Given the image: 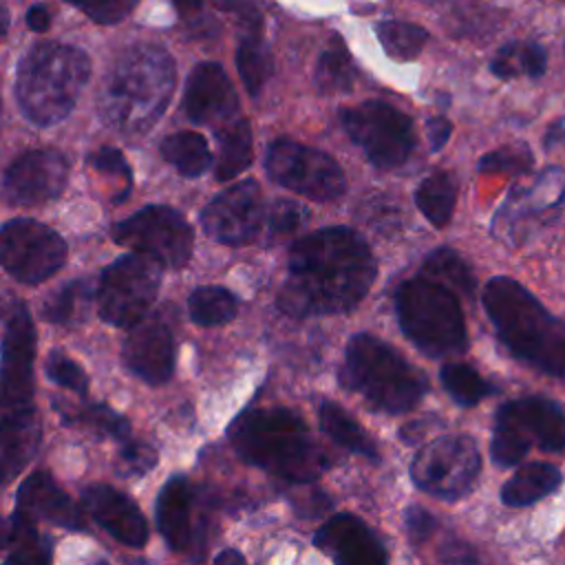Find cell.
Wrapping results in <instances>:
<instances>
[{"mask_svg": "<svg viewBox=\"0 0 565 565\" xmlns=\"http://www.w3.org/2000/svg\"><path fill=\"white\" fill-rule=\"evenodd\" d=\"M340 382L388 415L415 408L428 391L426 375L371 333L349 340Z\"/></svg>", "mask_w": 565, "mask_h": 565, "instance_id": "obj_6", "label": "cell"}, {"mask_svg": "<svg viewBox=\"0 0 565 565\" xmlns=\"http://www.w3.org/2000/svg\"><path fill=\"white\" fill-rule=\"evenodd\" d=\"M340 124L349 139L360 146L366 159L377 168L402 166L415 148L413 119L386 102H364L340 110Z\"/></svg>", "mask_w": 565, "mask_h": 565, "instance_id": "obj_9", "label": "cell"}, {"mask_svg": "<svg viewBox=\"0 0 565 565\" xmlns=\"http://www.w3.org/2000/svg\"><path fill=\"white\" fill-rule=\"evenodd\" d=\"M375 33L386 55L397 62L415 60L428 42V31L424 26L404 20H382L377 22Z\"/></svg>", "mask_w": 565, "mask_h": 565, "instance_id": "obj_36", "label": "cell"}, {"mask_svg": "<svg viewBox=\"0 0 565 565\" xmlns=\"http://www.w3.org/2000/svg\"><path fill=\"white\" fill-rule=\"evenodd\" d=\"M422 276L441 282L444 287L452 289L455 294L461 296H472L475 294V276L468 263L450 247H437L433 249L422 265Z\"/></svg>", "mask_w": 565, "mask_h": 565, "instance_id": "obj_33", "label": "cell"}, {"mask_svg": "<svg viewBox=\"0 0 565 565\" xmlns=\"http://www.w3.org/2000/svg\"><path fill=\"white\" fill-rule=\"evenodd\" d=\"M161 267L159 260L139 252L108 265L97 285L99 318L119 329L137 327L157 298Z\"/></svg>", "mask_w": 565, "mask_h": 565, "instance_id": "obj_8", "label": "cell"}, {"mask_svg": "<svg viewBox=\"0 0 565 565\" xmlns=\"http://www.w3.org/2000/svg\"><path fill=\"white\" fill-rule=\"evenodd\" d=\"M157 527L170 550L183 552L192 541V486L183 475H172L159 490L154 505Z\"/></svg>", "mask_w": 565, "mask_h": 565, "instance_id": "obj_24", "label": "cell"}, {"mask_svg": "<svg viewBox=\"0 0 565 565\" xmlns=\"http://www.w3.org/2000/svg\"><path fill=\"white\" fill-rule=\"evenodd\" d=\"M439 377L448 395L459 406H475L497 391L488 380L479 375V371H475L470 364H463V362L444 364L439 371Z\"/></svg>", "mask_w": 565, "mask_h": 565, "instance_id": "obj_38", "label": "cell"}, {"mask_svg": "<svg viewBox=\"0 0 565 565\" xmlns=\"http://www.w3.org/2000/svg\"><path fill=\"white\" fill-rule=\"evenodd\" d=\"M452 132V124L446 119V117H430L428 124H426V135H428V141H430V150H441L448 141Z\"/></svg>", "mask_w": 565, "mask_h": 565, "instance_id": "obj_50", "label": "cell"}, {"mask_svg": "<svg viewBox=\"0 0 565 565\" xmlns=\"http://www.w3.org/2000/svg\"><path fill=\"white\" fill-rule=\"evenodd\" d=\"M481 472V455L472 437L444 435L419 448L411 463L415 486L437 499L466 497Z\"/></svg>", "mask_w": 565, "mask_h": 565, "instance_id": "obj_10", "label": "cell"}, {"mask_svg": "<svg viewBox=\"0 0 565 565\" xmlns=\"http://www.w3.org/2000/svg\"><path fill=\"white\" fill-rule=\"evenodd\" d=\"M66 260V243L57 232L33 218H11L2 225V265L24 285L51 278Z\"/></svg>", "mask_w": 565, "mask_h": 565, "instance_id": "obj_13", "label": "cell"}, {"mask_svg": "<svg viewBox=\"0 0 565 565\" xmlns=\"http://www.w3.org/2000/svg\"><path fill=\"white\" fill-rule=\"evenodd\" d=\"M457 185L448 172H433L415 190V203L430 225L444 227L452 218Z\"/></svg>", "mask_w": 565, "mask_h": 565, "instance_id": "obj_32", "label": "cell"}, {"mask_svg": "<svg viewBox=\"0 0 565 565\" xmlns=\"http://www.w3.org/2000/svg\"><path fill=\"white\" fill-rule=\"evenodd\" d=\"M51 561V541L40 534L33 519L15 508L4 523V565H44Z\"/></svg>", "mask_w": 565, "mask_h": 565, "instance_id": "obj_26", "label": "cell"}, {"mask_svg": "<svg viewBox=\"0 0 565 565\" xmlns=\"http://www.w3.org/2000/svg\"><path fill=\"white\" fill-rule=\"evenodd\" d=\"M64 2L77 7L93 22L110 26L128 18L139 0H64Z\"/></svg>", "mask_w": 565, "mask_h": 565, "instance_id": "obj_45", "label": "cell"}, {"mask_svg": "<svg viewBox=\"0 0 565 565\" xmlns=\"http://www.w3.org/2000/svg\"><path fill=\"white\" fill-rule=\"evenodd\" d=\"M115 243L148 254L163 267H183L194 247V234L181 212L168 205H148L113 227Z\"/></svg>", "mask_w": 565, "mask_h": 565, "instance_id": "obj_12", "label": "cell"}, {"mask_svg": "<svg viewBox=\"0 0 565 565\" xmlns=\"http://www.w3.org/2000/svg\"><path fill=\"white\" fill-rule=\"evenodd\" d=\"M119 446H121L119 452H117V472L119 475L139 477V475H146L148 470L154 468L157 450L148 441L128 437Z\"/></svg>", "mask_w": 565, "mask_h": 565, "instance_id": "obj_43", "label": "cell"}, {"mask_svg": "<svg viewBox=\"0 0 565 565\" xmlns=\"http://www.w3.org/2000/svg\"><path fill=\"white\" fill-rule=\"evenodd\" d=\"M236 296L225 287H199L190 294V318L201 327H216L236 316Z\"/></svg>", "mask_w": 565, "mask_h": 565, "instance_id": "obj_37", "label": "cell"}, {"mask_svg": "<svg viewBox=\"0 0 565 565\" xmlns=\"http://www.w3.org/2000/svg\"><path fill=\"white\" fill-rule=\"evenodd\" d=\"M404 521H406V534H408L411 543H415V545L428 541L430 534H433L435 527H437L435 516H433L428 510L419 508V505H411V508L406 510Z\"/></svg>", "mask_w": 565, "mask_h": 565, "instance_id": "obj_47", "label": "cell"}, {"mask_svg": "<svg viewBox=\"0 0 565 565\" xmlns=\"http://www.w3.org/2000/svg\"><path fill=\"white\" fill-rule=\"evenodd\" d=\"M532 168V152L525 143H510L497 148L479 159L477 170L481 174H525Z\"/></svg>", "mask_w": 565, "mask_h": 565, "instance_id": "obj_40", "label": "cell"}, {"mask_svg": "<svg viewBox=\"0 0 565 565\" xmlns=\"http://www.w3.org/2000/svg\"><path fill=\"white\" fill-rule=\"evenodd\" d=\"M265 221L260 185L254 179L238 181L216 194L201 212V225L216 243L238 247L249 243Z\"/></svg>", "mask_w": 565, "mask_h": 565, "instance_id": "obj_14", "label": "cell"}, {"mask_svg": "<svg viewBox=\"0 0 565 565\" xmlns=\"http://www.w3.org/2000/svg\"><path fill=\"white\" fill-rule=\"evenodd\" d=\"M563 483V472L547 461H532L521 466L503 486H501V501L510 508H525L532 505Z\"/></svg>", "mask_w": 565, "mask_h": 565, "instance_id": "obj_25", "label": "cell"}, {"mask_svg": "<svg viewBox=\"0 0 565 565\" xmlns=\"http://www.w3.org/2000/svg\"><path fill=\"white\" fill-rule=\"evenodd\" d=\"M183 110L192 124L201 126H221L236 115L238 97L218 62H201L190 71Z\"/></svg>", "mask_w": 565, "mask_h": 565, "instance_id": "obj_17", "label": "cell"}, {"mask_svg": "<svg viewBox=\"0 0 565 565\" xmlns=\"http://www.w3.org/2000/svg\"><path fill=\"white\" fill-rule=\"evenodd\" d=\"M161 154L170 166H174L183 177L190 179L201 177L212 163L205 137L192 130L168 135L161 143Z\"/></svg>", "mask_w": 565, "mask_h": 565, "instance_id": "obj_31", "label": "cell"}, {"mask_svg": "<svg viewBox=\"0 0 565 565\" xmlns=\"http://www.w3.org/2000/svg\"><path fill=\"white\" fill-rule=\"evenodd\" d=\"M353 64L347 46L340 38H333L331 46L318 55L316 62V86L322 95L349 93L353 88Z\"/></svg>", "mask_w": 565, "mask_h": 565, "instance_id": "obj_35", "label": "cell"}, {"mask_svg": "<svg viewBox=\"0 0 565 565\" xmlns=\"http://www.w3.org/2000/svg\"><path fill=\"white\" fill-rule=\"evenodd\" d=\"M316 547L344 565H380L388 554L375 532L353 514L331 516L313 536Z\"/></svg>", "mask_w": 565, "mask_h": 565, "instance_id": "obj_18", "label": "cell"}, {"mask_svg": "<svg viewBox=\"0 0 565 565\" xmlns=\"http://www.w3.org/2000/svg\"><path fill=\"white\" fill-rule=\"evenodd\" d=\"M40 417L33 406L4 411L0 428V461L4 481H11L33 459L40 446Z\"/></svg>", "mask_w": 565, "mask_h": 565, "instance_id": "obj_23", "label": "cell"}, {"mask_svg": "<svg viewBox=\"0 0 565 565\" xmlns=\"http://www.w3.org/2000/svg\"><path fill=\"white\" fill-rule=\"evenodd\" d=\"M309 223V212L305 205L278 199L267 210V232L271 241H285L289 236H296L305 225Z\"/></svg>", "mask_w": 565, "mask_h": 565, "instance_id": "obj_41", "label": "cell"}, {"mask_svg": "<svg viewBox=\"0 0 565 565\" xmlns=\"http://www.w3.org/2000/svg\"><path fill=\"white\" fill-rule=\"evenodd\" d=\"M90 77L88 55L64 42L33 44L15 71V102L35 126L62 121L77 104Z\"/></svg>", "mask_w": 565, "mask_h": 565, "instance_id": "obj_5", "label": "cell"}, {"mask_svg": "<svg viewBox=\"0 0 565 565\" xmlns=\"http://www.w3.org/2000/svg\"><path fill=\"white\" fill-rule=\"evenodd\" d=\"M375 274L371 247L355 230L324 227L289 249L278 305L300 318L344 313L369 294Z\"/></svg>", "mask_w": 565, "mask_h": 565, "instance_id": "obj_1", "label": "cell"}, {"mask_svg": "<svg viewBox=\"0 0 565 565\" xmlns=\"http://www.w3.org/2000/svg\"><path fill=\"white\" fill-rule=\"evenodd\" d=\"M93 289L86 280H73L53 291L42 305V318L53 324H79L90 309Z\"/></svg>", "mask_w": 565, "mask_h": 565, "instance_id": "obj_34", "label": "cell"}, {"mask_svg": "<svg viewBox=\"0 0 565 565\" xmlns=\"http://www.w3.org/2000/svg\"><path fill=\"white\" fill-rule=\"evenodd\" d=\"M86 512L119 543L143 547L148 541V525L132 499L106 483L88 486L82 492Z\"/></svg>", "mask_w": 565, "mask_h": 565, "instance_id": "obj_21", "label": "cell"}, {"mask_svg": "<svg viewBox=\"0 0 565 565\" xmlns=\"http://www.w3.org/2000/svg\"><path fill=\"white\" fill-rule=\"evenodd\" d=\"M7 24H9V11L7 7H2V33L7 31Z\"/></svg>", "mask_w": 565, "mask_h": 565, "instance_id": "obj_53", "label": "cell"}, {"mask_svg": "<svg viewBox=\"0 0 565 565\" xmlns=\"http://www.w3.org/2000/svg\"><path fill=\"white\" fill-rule=\"evenodd\" d=\"M241 459L274 477L307 483L329 468L307 424L289 408H247L227 428Z\"/></svg>", "mask_w": 565, "mask_h": 565, "instance_id": "obj_4", "label": "cell"}, {"mask_svg": "<svg viewBox=\"0 0 565 565\" xmlns=\"http://www.w3.org/2000/svg\"><path fill=\"white\" fill-rule=\"evenodd\" d=\"M35 329L29 309L13 300L4 313L2 335V411L31 406Z\"/></svg>", "mask_w": 565, "mask_h": 565, "instance_id": "obj_15", "label": "cell"}, {"mask_svg": "<svg viewBox=\"0 0 565 565\" xmlns=\"http://www.w3.org/2000/svg\"><path fill=\"white\" fill-rule=\"evenodd\" d=\"M179 18L190 24L194 31H201V29H207L203 24H212L210 18L203 15V9H205V0H172Z\"/></svg>", "mask_w": 565, "mask_h": 565, "instance_id": "obj_49", "label": "cell"}, {"mask_svg": "<svg viewBox=\"0 0 565 565\" xmlns=\"http://www.w3.org/2000/svg\"><path fill=\"white\" fill-rule=\"evenodd\" d=\"M547 68V53L539 42H508L490 62V71L499 79L527 75L539 79Z\"/></svg>", "mask_w": 565, "mask_h": 565, "instance_id": "obj_29", "label": "cell"}, {"mask_svg": "<svg viewBox=\"0 0 565 565\" xmlns=\"http://www.w3.org/2000/svg\"><path fill=\"white\" fill-rule=\"evenodd\" d=\"M15 508L31 519H42L66 530H82L86 525L84 512L46 470H35L20 483L15 492Z\"/></svg>", "mask_w": 565, "mask_h": 565, "instance_id": "obj_22", "label": "cell"}, {"mask_svg": "<svg viewBox=\"0 0 565 565\" xmlns=\"http://www.w3.org/2000/svg\"><path fill=\"white\" fill-rule=\"evenodd\" d=\"M530 441L510 424L494 419L492 441H490V457L499 468L516 466L530 450Z\"/></svg>", "mask_w": 565, "mask_h": 565, "instance_id": "obj_42", "label": "cell"}, {"mask_svg": "<svg viewBox=\"0 0 565 565\" xmlns=\"http://www.w3.org/2000/svg\"><path fill=\"white\" fill-rule=\"evenodd\" d=\"M174 79V60L163 46L126 49L104 77L97 99L102 119L121 135L148 132L168 108Z\"/></svg>", "mask_w": 565, "mask_h": 565, "instance_id": "obj_2", "label": "cell"}, {"mask_svg": "<svg viewBox=\"0 0 565 565\" xmlns=\"http://www.w3.org/2000/svg\"><path fill=\"white\" fill-rule=\"evenodd\" d=\"M395 311L406 338L426 355L441 358L468 349V331L457 294L426 276L402 282Z\"/></svg>", "mask_w": 565, "mask_h": 565, "instance_id": "obj_7", "label": "cell"}, {"mask_svg": "<svg viewBox=\"0 0 565 565\" xmlns=\"http://www.w3.org/2000/svg\"><path fill=\"white\" fill-rule=\"evenodd\" d=\"M291 494H294V497H291V503H294V508L298 510V514L311 516V514H320L324 508H329V499H327L320 490H313V488L302 486V488H298V490L291 492Z\"/></svg>", "mask_w": 565, "mask_h": 565, "instance_id": "obj_48", "label": "cell"}, {"mask_svg": "<svg viewBox=\"0 0 565 565\" xmlns=\"http://www.w3.org/2000/svg\"><path fill=\"white\" fill-rule=\"evenodd\" d=\"M26 24H29L31 31L42 33V31H46L49 24H51V13L46 11L44 4H33V7H29V11H26Z\"/></svg>", "mask_w": 565, "mask_h": 565, "instance_id": "obj_51", "label": "cell"}, {"mask_svg": "<svg viewBox=\"0 0 565 565\" xmlns=\"http://www.w3.org/2000/svg\"><path fill=\"white\" fill-rule=\"evenodd\" d=\"M265 170L278 185L313 201H335L347 190L344 170L331 154L285 137L269 143Z\"/></svg>", "mask_w": 565, "mask_h": 565, "instance_id": "obj_11", "label": "cell"}, {"mask_svg": "<svg viewBox=\"0 0 565 565\" xmlns=\"http://www.w3.org/2000/svg\"><path fill=\"white\" fill-rule=\"evenodd\" d=\"M57 411L66 424H86L88 428H93L99 435H106L119 444L130 437L128 419L121 417L119 413H115L106 404H95V406H84V408L57 406Z\"/></svg>", "mask_w": 565, "mask_h": 565, "instance_id": "obj_39", "label": "cell"}, {"mask_svg": "<svg viewBox=\"0 0 565 565\" xmlns=\"http://www.w3.org/2000/svg\"><path fill=\"white\" fill-rule=\"evenodd\" d=\"M124 364L146 384L159 386L174 371V338L166 322H139L121 349Z\"/></svg>", "mask_w": 565, "mask_h": 565, "instance_id": "obj_19", "label": "cell"}, {"mask_svg": "<svg viewBox=\"0 0 565 565\" xmlns=\"http://www.w3.org/2000/svg\"><path fill=\"white\" fill-rule=\"evenodd\" d=\"M68 179V161L53 148L29 150L4 170L2 192L15 205H40L57 199Z\"/></svg>", "mask_w": 565, "mask_h": 565, "instance_id": "obj_16", "label": "cell"}, {"mask_svg": "<svg viewBox=\"0 0 565 565\" xmlns=\"http://www.w3.org/2000/svg\"><path fill=\"white\" fill-rule=\"evenodd\" d=\"M497 422L514 426L545 452H565V411L552 399L530 395L505 402L497 411Z\"/></svg>", "mask_w": 565, "mask_h": 565, "instance_id": "obj_20", "label": "cell"}, {"mask_svg": "<svg viewBox=\"0 0 565 565\" xmlns=\"http://www.w3.org/2000/svg\"><path fill=\"white\" fill-rule=\"evenodd\" d=\"M214 561H216V563H232V561H234V563H243L245 556H243L238 550H223L221 554L214 556Z\"/></svg>", "mask_w": 565, "mask_h": 565, "instance_id": "obj_52", "label": "cell"}, {"mask_svg": "<svg viewBox=\"0 0 565 565\" xmlns=\"http://www.w3.org/2000/svg\"><path fill=\"white\" fill-rule=\"evenodd\" d=\"M216 179L230 181L252 166V126L247 119H230L216 126Z\"/></svg>", "mask_w": 565, "mask_h": 565, "instance_id": "obj_27", "label": "cell"}, {"mask_svg": "<svg viewBox=\"0 0 565 565\" xmlns=\"http://www.w3.org/2000/svg\"><path fill=\"white\" fill-rule=\"evenodd\" d=\"M88 166H93L97 172L102 174H108V177H117L126 183L132 181V172H130V166L126 161V157L113 148V146H102L97 150H93L88 157H86Z\"/></svg>", "mask_w": 565, "mask_h": 565, "instance_id": "obj_46", "label": "cell"}, {"mask_svg": "<svg viewBox=\"0 0 565 565\" xmlns=\"http://www.w3.org/2000/svg\"><path fill=\"white\" fill-rule=\"evenodd\" d=\"M483 307L508 351L527 366L565 377V320L519 280L494 276L483 287Z\"/></svg>", "mask_w": 565, "mask_h": 565, "instance_id": "obj_3", "label": "cell"}, {"mask_svg": "<svg viewBox=\"0 0 565 565\" xmlns=\"http://www.w3.org/2000/svg\"><path fill=\"white\" fill-rule=\"evenodd\" d=\"M46 375L64 386V388H71L75 391L77 395H86V388H88V377L86 373L82 371V366L77 362H73L71 358H66L62 351H51L49 358H46Z\"/></svg>", "mask_w": 565, "mask_h": 565, "instance_id": "obj_44", "label": "cell"}, {"mask_svg": "<svg viewBox=\"0 0 565 565\" xmlns=\"http://www.w3.org/2000/svg\"><path fill=\"white\" fill-rule=\"evenodd\" d=\"M320 428L327 437H331L342 448L358 452L371 461H380V450L373 441V437L353 419L340 404L335 402H322L318 411Z\"/></svg>", "mask_w": 565, "mask_h": 565, "instance_id": "obj_28", "label": "cell"}, {"mask_svg": "<svg viewBox=\"0 0 565 565\" xmlns=\"http://www.w3.org/2000/svg\"><path fill=\"white\" fill-rule=\"evenodd\" d=\"M236 68L249 97H258L274 71V60L260 31H247L241 38L236 49Z\"/></svg>", "mask_w": 565, "mask_h": 565, "instance_id": "obj_30", "label": "cell"}]
</instances>
